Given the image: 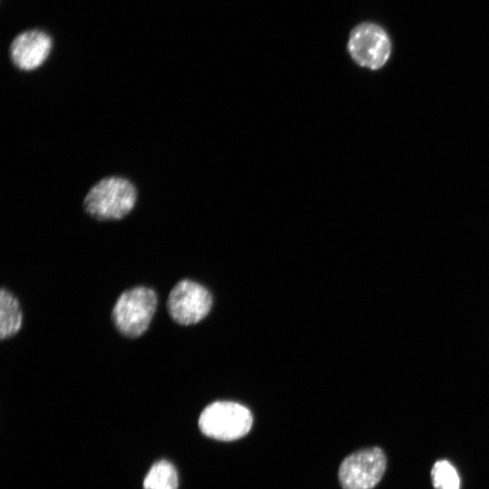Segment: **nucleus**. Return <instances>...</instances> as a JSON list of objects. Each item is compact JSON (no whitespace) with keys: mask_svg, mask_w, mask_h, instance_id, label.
<instances>
[{"mask_svg":"<svg viewBox=\"0 0 489 489\" xmlns=\"http://www.w3.org/2000/svg\"><path fill=\"white\" fill-rule=\"evenodd\" d=\"M138 199L135 185L127 177L110 176L97 181L83 199V208L99 221L124 218L134 208Z\"/></svg>","mask_w":489,"mask_h":489,"instance_id":"nucleus-1","label":"nucleus"},{"mask_svg":"<svg viewBox=\"0 0 489 489\" xmlns=\"http://www.w3.org/2000/svg\"><path fill=\"white\" fill-rule=\"evenodd\" d=\"M158 306L156 292L146 286L124 291L111 312L116 329L124 336L137 338L149 328Z\"/></svg>","mask_w":489,"mask_h":489,"instance_id":"nucleus-2","label":"nucleus"},{"mask_svg":"<svg viewBox=\"0 0 489 489\" xmlns=\"http://www.w3.org/2000/svg\"><path fill=\"white\" fill-rule=\"evenodd\" d=\"M253 425V416L244 406L231 401H216L200 414L198 427L211 438L232 441L244 436Z\"/></svg>","mask_w":489,"mask_h":489,"instance_id":"nucleus-3","label":"nucleus"},{"mask_svg":"<svg viewBox=\"0 0 489 489\" xmlns=\"http://www.w3.org/2000/svg\"><path fill=\"white\" fill-rule=\"evenodd\" d=\"M348 52L360 66L370 70L383 67L391 53V42L386 31L372 23H361L350 32Z\"/></svg>","mask_w":489,"mask_h":489,"instance_id":"nucleus-4","label":"nucleus"},{"mask_svg":"<svg viewBox=\"0 0 489 489\" xmlns=\"http://www.w3.org/2000/svg\"><path fill=\"white\" fill-rule=\"evenodd\" d=\"M387 459L381 448L360 449L340 464L339 480L343 489H373L382 478Z\"/></svg>","mask_w":489,"mask_h":489,"instance_id":"nucleus-5","label":"nucleus"},{"mask_svg":"<svg viewBox=\"0 0 489 489\" xmlns=\"http://www.w3.org/2000/svg\"><path fill=\"white\" fill-rule=\"evenodd\" d=\"M211 306L212 297L207 289L187 279L175 284L167 301L169 316L181 325L199 322L208 314Z\"/></svg>","mask_w":489,"mask_h":489,"instance_id":"nucleus-6","label":"nucleus"},{"mask_svg":"<svg viewBox=\"0 0 489 489\" xmlns=\"http://www.w3.org/2000/svg\"><path fill=\"white\" fill-rule=\"evenodd\" d=\"M53 46L51 36L41 30L19 34L11 43L9 53L14 65L24 72L41 67L49 57Z\"/></svg>","mask_w":489,"mask_h":489,"instance_id":"nucleus-7","label":"nucleus"},{"mask_svg":"<svg viewBox=\"0 0 489 489\" xmlns=\"http://www.w3.org/2000/svg\"><path fill=\"white\" fill-rule=\"evenodd\" d=\"M23 313L18 300L5 289L0 292V337L1 340L15 335L21 329Z\"/></svg>","mask_w":489,"mask_h":489,"instance_id":"nucleus-8","label":"nucleus"},{"mask_svg":"<svg viewBox=\"0 0 489 489\" xmlns=\"http://www.w3.org/2000/svg\"><path fill=\"white\" fill-rule=\"evenodd\" d=\"M178 479L175 467L168 461L154 464L148 472L144 489H177Z\"/></svg>","mask_w":489,"mask_h":489,"instance_id":"nucleus-9","label":"nucleus"},{"mask_svg":"<svg viewBox=\"0 0 489 489\" xmlns=\"http://www.w3.org/2000/svg\"><path fill=\"white\" fill-rule=\"evenodd\" d=\"M431 481L435 489H460L458 473L446 459H439L433 465Z\"/></svg>","mask_w":489,"mask_h":489,"instance_id":"nucleus-10","label":"nucleus"}]
</instances>
